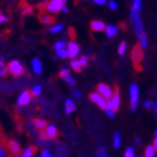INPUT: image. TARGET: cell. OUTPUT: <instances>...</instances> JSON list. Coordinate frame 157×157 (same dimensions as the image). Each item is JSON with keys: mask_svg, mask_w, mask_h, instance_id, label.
<instances>
[{"mask_svg": "<svg viewBox=\"0 0 157 157\" xmlns=\"http://www.w3.org/2000/svg\"><path fill=\"white\" fill-rule=\"evenodd\" d=\"M62 11H63V13H69V8H67V7H64V8H63V9H62Z\"/></svg>", "mask_w": 157, "mask_h": 157, "instance_id": "cell-45", "label": "cell"}, {"mask_svg": "<svg viewBox=\"0 0 157 157\" xmlns=\"http://www.w3.org/2000/svg\"><path fill=\"white\" fill-rule=\"evenodd\" d=\"M105 34H107L108 38L115 37L118 34V28L116 26H113V25H107V27H105Z\"/></svg>", "mask_w": 157, "mask_h": 157, "instance_id": "cell-17", "label": "cell"}, {"mask_svg": "<svg viewBox=\"0 0 157 157\" xmlns=\"http://www.w3.org/2000/svg\"><path fill=\"white\" fill-rule=\"evenodd\" d=\"M105 111H107V115H108L109 117L111 118V119H113V118H115V113H116V112L113 111L112 109H107Z\"/></svg>", "mask_w": 157, "mask_h": 157, "instance_id": "cell-38", "label": "cell"}, {"mask_svg": "<svg viewBox=\"0 0 157 157\" xmlns=\"http://www.w3.org/2000/svg\"><path fill=\"white\" fill-rule=\"evenodd\" d=\"M97 157H108V153L105 151V148L103 146H100L97 151Z\"/></svg>", "mask_w": 157, "mask_h": 157, "instance_id": "cell-26", "label": "cell"}, {"mask_svg": "<svg viewBox=\"0 0 157 157\" xmlns=\"http://www.w3.org/2000/svg\"><path fill=\"white\" fill-rule=\"evenodd\" d=\"M64 81H65L66 83H69V84L71 85V86H74V85H75V80H74V78H73L72 76H71V74L66 76V78H64Z\"/></svg>", "mask_w": 157, "mask_h": 157, "instance_id": "cell-33", "label": "cell"}, {"mask_svg": "<svg viewBox=\"0 0 157 157\" xmlns=\"http://www.w3.org/2000/svg\"><path fill=\"white\" fill-rule=\"evenodd\" d=\"M110 102H111L112 110L117 112L118 109H119V105H120V93H119V88L118 86H116L115 92H113V94H112L111 99H110Z\"/></svg>", "mask_w": 157, "mask_h": 157, "instance_id": "cell-9", "label": "cell"}, {"mask_svg": "<svg viewBox=\"0 0 157 157\" xmlns=\"http://www.w3.org/2000/svg\"><path fill=\"white\" fill-rule=\"evenodd\" d=\"M66 6V3L63 0H49L48 2L46 3V9L48 10L49 13H57Z\"/></svg>", "mask_w": 157, "mask_h": 157, "instance_id": "cell-3", "label": "cell"}, {"mask_svg": "<svg viewBox=\"0 0 157 157\" xmlns=\"http://www.w3.org/2000/svg\"><path fill=\"white\" fill-rule=\"evenodd\" d=\"M131 59L135 63V65H137V63H140L143 59V47L139 44L134 46L132 52H131Z\"/></svg>", "mask_w": 157, "mask_h": 157, "instance_id": "cell-6", "label": "cell"}, {"mask_svg": "<svg viewBox=\"0 0 157 157\" xmlns=\"http://www.w3.org/2000/svg\"><path fill=\"white\" fill-rule=\"evenodd\" d=\"M5 156H6V151H5V149L0 146V157H5Z\"/></svg>", "mask_w": 157, "mask_h": 157, "instance_id": "cell-43", "label": "cell"}, {"mask_svg": "<svg viewBox=\"0 0 157 157\" xmlns=\"http://www.w3.org/2000/svg\"><path fill=\"white\" fill-rule=\"evenodd\" d=\"M135 143H136V145L140 144V138H136V139H135Z\"/></svg>", "mask_w": 157, "mask_h": 157, "instance_id": "cell-46", "label": "cell"}, {"mask_svg": "<svg viewBox=\"0 0 157 157\" xmlns=\"http://www.w3.org/2000/svg\"><path fill=\"white\" fill-rule=\"evenodd\" d=\"M46 134L48 136V139H55L57 137V135H59V131L56 129L55 126H53V124H48L47 127H46Z\"/></svg>", "mask_w": 157, "mask_h": 157, "instance_id": "cell-14", "label": "cell"}, {"mask_svg": "<svg viewBox=\"0 0 157 157\" xmlns=\"http://www.w3.org/2000/svg\"><path fill=\"white\" fill-rule=\"evenodd\" d=\"M93 2L97 3V5H100V6H103V5H105L107 0H93Z\"/></svg>", "mask_w": 157, "mask_h": 157, "instance_id": "cell-40", "label": "cell"}, {"mask_svg": "<svg viewBox=\"0 0 157 157\" xmlns=\"http://www.w3.org/2000/svg\"><path fill=\"white\" fill-rule=\"evenodd\" d=\"M97 89H98L99 93H100L105 100H110V99H111L113 93H112L111 88H110L108 84H105V83H100V84H98Z\"/></svg>", "mask_w": 157, "mask_h": 157, "instance_id": "cell-5", "label": "cell"}, {"mask_svg": "<svg viewBox=\"0 0 157 157\" xmlns=\"http://www.w3.org/2000/svg\"><path fill=\"white\" fill-rule=\"evenodd\" d=\"M109 8L112 10V11H116L118 9V3L116 2L115 0H110L109 1Z\"/></svg>", "mask_w": 157, "mask_h": 157, "instance_id": "cell-34", "label": "cell"}, {"mask_svg": "<svg viewBox=\"0 0 157 157\" xmlns=\"http://www.w3.org/2000/svg\"><path fill=\"white\" fill-rule=\"evenodd\" d=\"M154 147H155V149L157 151V137L155 138V140H154Z\"/></svg>", "mask_w": 157, "mask_h": 157, "instance_id": "cell-47", "label": "cell"}, {"mask_svg": "<svg viewBox=\"0 0 157 157\" xmlns=\"http://www.w3.org/2000/svg\"><path fill=\"white\" fill-rule=\"evenodd\" d=\"M32 97H33V93L29 90H26L24 91L21 94L19 95V98L17 100V105H27L32 100Z\"/></svg>", "mask_w": 157, "mask_h": 157, "instance_id": "cell-7", "label": "cell"}, {"mask_svg": "<svg viewBox=\"0 0 157 157\" xmlns=\"http://www.w3.org/2000/svg\"><path fill=\"white\" fill-rule=\"evenodd\" d=\"M129 95H130V108L131 111H136L139 102V88L137 84H131L129 88Z\"/></svg>", "mask_w": 157, "mask_h": 157, "instance_id": "cell-2", "label": "cell"}, {"mask_svg": "<svg viewBox=\"0 0 157 157\" xmlns=\"http://www.w3.org/2000/svg\"><path fill=\"white\" fill-rule=\"evenodd\" d=\"M8 148L15 156H18L20 154V145L16 140H9L8 141Z\"/></svg>", "mask_w": 157, "mask_h": 157, "instance_id": "cell-12", "label": "cell"}, {"mask_svg": "<svg viewBox=\"0 0 157 157\" xmlns=\"http://www.w3.org/2000/svg\"><path fill=\"white\" fill-rule=\"evenodd\" d=\"M40 157H51V153H49V151H43Z\"/></svg>", "mask_w": 157, "mask_h": 157, "instance_id": "cell-42", "label": "cell"}, {"mask_svg": "<svg viewBox=\"0 0 157 157\" xmlns=\"http://www.w3.org/2000/svg\"><path fill=\"white\" fill-rule=\"evenodd\" d=\"M67 75H70V72H69V70L65 69V67L61 70V71H59V76L61 78H63V80H64V78H65Z\"/></svg>", "mask_w": 157, "mask_h": 157, "instance_id": "cell-32", "label": "cell"}, {"mask_svg": "<svg viewBox=\"0 0 157 157\" xmlns=\"http://www.w3.org/2000/svg\"><path fill=\"white\" fill-rule=\"evenodd\" d=\"M69 34H70V37L72 38V40H74L75 39V37H76V35H75V30H74V28H69Z\"/></svg>", "mask_w": 157, "mask_h": 157, "instance_id": "cell-37", "label": "cell"}, {"mask_svg": "<svg viewBox=\"0 0 157 157\" xmlns=\"http://www.w3.org/2000/svg\"><path fill=\"white\" fill-rule=\"evenodd\" d=\"M36 153V147H34V146H29L28 148H26V151H24L21 157H32L33 155H35Z\"/></svg>", "mask_w": 157, "mask_h": 157, "instance_id": "cell-20", "label": "cell"}, {"mask_svg": "<svg viewBox=\"0 0 157 157\" xmlns=\"http://www.w3.org/2000/svg\"><path fill=\"white\" fill-rule=\"evenodd\" d=\"M7 69H8V72L15 78H19V76H21L24 74V66L17 59H13V61L8 63Z\"/></svg>", "mask_w": 157, "mask_h": 157, "instance_id": "cell-1", "label": "cell"}, {"mask_svg": "<svg viewBox=\"0 0 157 157\" xmlns=\"http://www.w3.org/2000/svg\"><path fill=\"white\" fill-rule=\"evenodd\" d=\"M39 20H40V23H42L43 25H52V24L55 21V18L53 16H49V15L44 13V15H40V16H39Z\"/></svg>", "mask_w": 157, "mask_h": 157, "instance_id": "cell-16", "label": "cell"}, {"mask_svg": "<svg viewBox=\"0 0 157 157\" xmlns=\"http://www.w3.org/2000/svg\"><path fill=\"white\" fill-rule=\"evenodd\" d=\"M155 136H156V137H157V130H156V132H155Z\"/></svg>", "mask_w": 157, "mask_h": 157, "instance_id": "cell-49", "label": "cell"}, {"mask_svg": "<svg viewBox=\"0 0 157 157\" xmlns=\"http://www.w3.org/2000/svg\"><path fill=\"white\" fill-rule=\"evenodd\" d=\"M76 110V105L75 103H74V101L73 100H71V99H67L65 101V112L66 115H71L72 112H74Z\"/></svg>", "mask_w": 157, "mask_h": 157, "instance_id": "cell-15", "label": "cell"}, {"mask_svg": "<svg viewBox=\"0 0 157 157\" xmlns=\"http://www.w3.org/2000/svg\"><path fill=\"white\" fill-rule=\"evenodd\" d=\"M72 95L74 97V98L80 99V98H81V92L78 91V90H76V89H73V90H72Z\"/></svg>", "mask_w": 157, "mask_h": 157, "instance_id": "cell-36", "label": "cell"}, {"mask_svg": "<svg viewBox=\"0 0 157 157\" xmlns=\"http://www.w3.org/2000/svg\"><path fill=\"white\" fill-rule=\"evenodd\" d=\"M120 144H121L120 132H115V135H113V147L117 149V148L120 147Z\"/></svg>", "mask_w": 157, "mask_h": 157, "instance_id": "cell-22", "label": "cell"}, {"mask_svg": "<svg viewBox=\"0 0 157 157\" xmlns=\"http://www.w3.org/2000/svg\"><path fill=\"white\" fill-rule=\"evenodd\" d=\"M33 13V9H32V7H29V6H27L23 11L24 15H25V13H26V15H29V13Z\"/></svg>", "mask_w": 157, "mask_h": 157, "instance_id": "cell-39", "label": "cell"}, {"mask_svg": "<svg viewBox=\"0 0 157 157\" xmlns=\"http://www.w3.org/2000/svg\"><path fill=\"white\" fill-rule=\"evenodd\" d=\"M151 108H153V110H154V111L156 112V115H157V101H155L154 103H153Z\"/></svg>", "mask_w": 157, "mask_h": 157, "instance_id": "cell-44", "label": "cell"}, {"mask_svg": "<svg viewBox=\"0 0 157 157\" xmlns=\"http://www.w3.org/2000/svg\"><path fill=\"white\" fill-rule=\"evenodd\" d=\"M57 56H59V59H66V57H69V51L65 48L61 49L57 52Z\"/></svg>", "mask_w": 157, "mask_h": 157, "instance_id": "cell-29", "label": "cell"}, {"mask_svg": "<svg viewBox=\"0 0 157 157\" xmlns=\"http://www.w3.org/2000/svg\"><path fill=\"white\" fill-rule=\"evenodd\" d=\"M140 10H141V0H134L132 7H131V10H130V20H132L137 16H140Z\"/></svg>", "mask_w": 157, "mask_h": 157, "instance_id": "cell-10", "label": "cell"}, {"mask_svg": "<svg viewBox=\"0 0 157 157\" xmlns=\"http://www.w3.org/2000/svg\"><path fill=\"white\" fill-rule=\"evenodd\" d=\"M126 47H127V43L124 42V40L121 42L119 47H118V54H119V55H124V52H126Z\"/></svg>", "mask_w": 157, "mask_h": 157, "instance_id": "cell-27", "label": "cell"}, {"mask_svg": "<svg viewBox=\"0 0 157 157\" xmlns=\"http://www.w3.org/2000/svg\"><path fill=\"white\" fill-rule=\"evenodd\" d=\"M105 24L101 20H92L90 24V28L92 32H102L105 29Z\"/></svg>", "mask_w": 157, "mask_h": 157, "instance_id": "cell-11", "label": "cell"}, {"mask_svg": "<svg viewBox=\"0 0 157 157\" xmlns=\"http://www.w3.org/2000/svg\"><path fill=\"white\" fill-rule=\"evenodd\" d=\"M7 72H8V69L5 64V59H3V57H0V76H5Z\"/></svg>", "mask_w": 157, "mask_h": 157, "instance_id": "cell-21", "label": "cell"}, {"mask_svg": "<svg viewBox=\"0 0 157 157\" xmlns=\"http://www.w3.org/2000/svg\"><path fill=\"white\" fill-rule=\"evenodd\" d=\"M151 105H153V103H151V101H145L144 102V107L146 109H149L151 108Z\"/></svg>", "mask_w": 157, "mask_h": 157, "instance_id": "cell-41", "label": "cell"}, {"mask_svg": "<svg viewBox=\"0 0 157 157\" xmlns=\"http://www.w3.org/2000/svg\"><path fill=\"white\" fill-rule=\"evenodd\" d=\"M40 92H42V86L40 85H35L32 90V93H33V97H37V95L40 94Z\"/></svg>", "mask_w": 157, "mask_h": 157, "instance_id": "cell-30", "label": "cell"}, {"mask_svg": "<svg viewBox=\"0 0 157 157\" xmlns=\"http://www.w3.org/2000/svg\"><path fill=\"white\" fill-rule=\"evenodd\" d=\"M39 138L42 139V140H47L48 139V136H47V134H46V130H40L39 131Z\"/></svg>", "mask_w": 157, "mask_h": 157, "instance_id": "cell-35", "label": "cell"}, {"mask_svg": "<svg viewBox=\"0 0 157 157\" xmlns=\"http://www.w3.org/2000/svg\"><path fill=\"white\" fill-rule=\"evenodd\" d=\"M32 67H33V71L36 74H42L43 73V64L40 62V59L35 57V59H32Z\"/></svg>", "mask_w": 157, "mask_h": 157, "instance_id": "cell-13", "label": "cell"}, {"mask_svg": "<svg viewBox=\"0 0 157 157\" xmlns=\"http://www.w3.org/2000/svg\"><path fill=\"white\" fill-rule=\"evenodd\" d=\"M34 124H35V127L38 128L39 130H43L44 128H46L48 124L46 122L45 120H42V119H35L34 120Z\"/></svg>", "mask_w": 157, "mask_h": 157, "instance_id": "cell-18", "label": "cell"}, {"mask_svg": "<svg viewBox=\"0 0 157 157\" xmlns=\"http://www.w3.org/2000/svg\"><path fill=\"white\" fill-rule=\"evenodd\" d=\"M156 154V149H155L154 145L153 146H147L146 149H145V157H155Z\"/></svg>", "mask_w": 157, "mask_h": 157, "instance_id": "cell-19", "label": "cell"}, {"mask_svg": "<svg viewBox=\"0 0 157 157\" xmlns=\"http://www.w3.org/2000/svg\"><path fill=\"white\" fill-rule=\"evenodd\" d=\"M67 51H69L70 59H74L76 56L78 55V52H80V45L76 44L74 40H71V42L67 44Z\"/></svg>", "mask_w": 157, "mask_h": 157, "instance_id": "cell-8", "label": "cell"}, {"mask_svg": "<svg viewBox=\"0 0 157 157\" xmlns=\"http://www.w3.org/2000/svg\"><path fill=\"white\" fill-rule=\"evenodd\" d=\"M78 62H80V64H81L82 67H86V66H88V62H89L88 56L82 55L81 57H80V59H78Z\"/></svg>", "mask_w": 157, "mask_h": 157, "instance_id": "cell-28", "label": "cell"}, {"mask_svg": "<svg viewBox=\"0 0 157 157\" xmlns=\"http://www.w3.org/2000/svg\"><path fill=\"white\" fill-rule=\"evenodd\" d=\"M62 30H63V25H62V24H57V25H54L53 27H51L48 32L51 34H56V33L62 32Z\"/></svg>", "mask_w": 157, "mask_h": 157, "instance_id": "cell-23", "label": "cell"}, {"mask_svg": "<svg viewBox=\"0 0 157 157\" xmlns=\"http://www.w3.org/2000/svg\"><path fill=\"white\" fill-rule=\"evenodd\" d=\"M90 100L92 102L97 103L102 110H107L108 109V101L99 92H92V93H90Z\"/></svg>", "mask_w": 157, "mask_h": 157, "instance_id": "cell-4", "label": "cell"}, {"mask_svg": "<svg viewBox=\"0 0 157 157\" xmlns=\"http://www.w3.org/2000/svg\"><path fill=\"white\" fill-rule=\"evenodd\" d=\"M124 157H135V149L132 147H128L124 151Z\"/></svg>", "mask_w": 157, "mask_h": 157, "instance_id": "cell-31", "label": "cell"}, {"mask_svg": "<svg viewBox=\"0 0 157 157\" xmlns=\"http://www.w3.org/2000/svg\"><path fill=\"white\" fill-rule=\"evenodd\" d=\"M65 45H66V43L64 42V40H59V42L55 43L54 49H55L56 52H59V51H61V49L65 48Z\"/></svg>", "mask_w": 157, "mask_h": 157, "instance_id": "cell-25", "label": "cell"}, {"mask_svg": "<svg viewBox=\"0 0 157 157\" xmlns=\"http://www.w3.org/2000/svg\"><path fill=\"white\" fill-rule=\"evenodd\" d=\"M1 16H2V15H1V10H0V18H1ZM1 24V23H0Z\"/></svg>", "mask_w": 157, "mask_h": 157, "instance_id": "cell-48", "label": "cell"}, {"mask_svg": "<svg viewBox=\"0 0 157 157\" xmlns=\"http://www.w3.org/2000/svg\"><path fill=\"white\" fill-rule=\"evenodd\" d=\"M71 67H72V69L78 73L82 71V66H81V64H80L78 61H72V62H71Z\"/></svg>", "mask_w": 157, "mask_h": 157, "instance_id": "cell-24", "label": "cell"}]
</instances>
